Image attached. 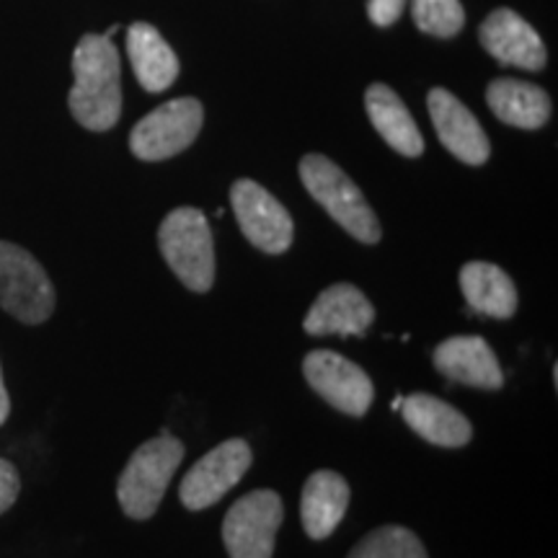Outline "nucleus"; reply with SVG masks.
<instances>
[{
  "label": "nucleus",
  "mask_w": 558,
  "mask_h": 558,
  "mask_svg": "<svg viewBox=\"0 0 558 558\" xmlns=\"http://www.w3.org/2000/svg\"><path fill=\"white\" fill-rule=\"evenodd\" d=\"M70 111L86 130L107 132L122 117L120 52L107 34H86L73 52Z\"/></svg>",
  "instance_id": "obj_1"
},
{
  "label": "nucleus",
  "mask_w": 558,
  "mask_h": 558,
  "mask_svg": "<svg viewBox=\"0 0 558 558\" xmlns=\"http://www.w3.org/2000/svg\"><path fill=\"white\" fill-rule=\"evenodd\" d=\"M181 460H184V445L181 439L171 437L169 429L140 445L117 484V499H120L122 512L132 520H150L163 501L166 488H169Z\"/></svg>",
  "instance_id": "obj_2"
},
{
  "label": "nucleus",
  "mask_w": 558,
  "mask_h": 558,
  "mask_svg": "<svg viewBox=\"0 0 558 558\" xmlns=\"http://www.w3.org/2000/svg\"><path fill=\"white\" fill-rule=\"evenodd\" d=\"M300 179L305 190L318 202L352 239L362 243H378L383 228L373 207L362 197L360 186L339 169L333 160L311 153L300 160Z\"/></svg>",
  "instance_id": "obj_3"
},
{
  "label": "nucleus",
  "mask_w": 558,
  "mask_h": 558,
  "mask_svg": "<svg viewBox=\"0 0 558 558\" xmlns=\"http://www.w3.org/2000/svg\"><path fill=\"white\" fill-rule=\"evenodd\" d=\"M158 246L173 275L192 292H207L215 282V243L205 213L177 207L158 228Z\"/></svg>",
  "instance_id": "obj_4"
},
{
  "label": "nucleus",
  "mask_w": 558,
  "mask_h": 558,
  "mask_svg": "<svg viewBox=\"0 0 558 558\" xmlns=\"http://www.w3.org/2000/svg\"><path fill=\"white\" fill-rule=\"evenodd\" d=\"M0 308L29 326L45 324L54 311V288L45 267L9 241H0Z\"/></svg>",
  "instance_id": "obj_5"
},
{
  "label": "nucleus",
  "mask_w": 558,
  "mask_h": 558,
  "mask_svg": "<svg viewBox=\"0 0 558 558\" xmlns=\"http://www.w3.org/2000/svg\"><path fill=\"white\" fill-rule=\"evenodd\" d=\"M284 507L277 492L256 488L228 509L222 520V541L230 558H271Z\"/></svg>",
  "instance_id": "obj_6"
},
{
  "label": "nucleus",
  "mask_w": 558,
  "mask_h": 558,
  "mask_svg": "<svg viewBox=\"0 0 558 558\" xmlns=\"http://www.w3.org/2000/svg\"><path fill=\"white\" fill-rule=\"evenodd\" d=\"M205 109L197 99H173L153 109L135 124L130 135V150L140 160H166L184 153L197 140Z\"/></svg>",
  "instance_id": "obj_7"
},
{
  "label": "nucleus",
  "mask_w": 558,
  "mask_h": 558,
  "mask_svg": "<svg viewBox=\"0 0 558 558\" xmlns=\"http://www.w3.org/2000/svg\"><path fill=\"white\" fill-rule=\"evenodd\" d=\"M303 375L320 399L347 416H365L375 399V386L365 369L331 349L311 352L303 360Z\"/></svg>",
  "instance_id": "obj_8"
},
{
  "label": "nucleus",
  "mask_w": 558,
  "mask_h": 558,
  "mask_svg": "<svg viewBox=\"0 0 558 558\" xmlns=\"http://www.w3.org/2000/svg\"><path fill=\"white\" fill-rule=\"evenodd\" d=\"M251 460H254V452H251L246 439H226L218 448L209 450L205 458H199L184 481H181V505L192 509V512L213 507L215 501H220L230 488L246 476Z\"/></svg>",
  "instance_id": "obj_9"
},
{
  "label": "nucleus",
  "mask_w": 558,
  "mask_h": 558,
  "mask_svg": "<svg viewBox=\"0 0 558 558\" xmlns=\"http://www.w3.org/2000/svg\"><path fill=\"white\" fill-rule=\"evenodd\" d=\"M235 220L243 235L264 254H284L295 239V222L279 199L251 179L235 181L230 190Z\"/></svg>",
  "instance_id": "obj_10"
},
{
  "label": "nucleus",
  "mask_w": 558,
  "mask_h": 558,
  "mask_svg": "<svg viewBox=\"0 0 558 558\" xmlns=\"http://www.w3.org/2000/svg\"><path fill=\"white\" fill-rule=\"evenodd\" d=\"M427 107L439 143L463 163L484 166L492 156V145L473 111L445 88L429 90Z\"/></svg>",
  "instance_id": "obj_11"
},
{
  "label": "nucleus",
  "mask_w": 558,
  "mask_h": 558,
  "mask_svg": "<svg viewBox=\"0 0 558 558\" xmlns=\"http://www.w3.org/2000/svg\"><path fill=\"white\" fill-rule=\"evenodd\" d=\"M373 320L375 308L365 292L349 282H339L316 298L303 320V329L311 337H362Z\"/></svg>",
  "instance_id": "obj_12"
},
{
  "label": "nucleus",
  "mask_w": 558,
  "mask_h": 558,
  "mask_svg": "<svg viewBox=\"0 0 558 558\" xmlns=\"http://www.w3.org/2000/svg\"><path fill=\"white\" fill-rule=\"evenodd\" d=\"M481 45L501 65H514L522 70H543L548 58L538 32L520 13L509 9L494 11L481 24Z\"/></svg>",
  "instance_id": "obj_13"
},
{
  "label": "nucleus",
  "mask_w": 558,
  "mask_h": 558,
  "mask_svg": "<svg viewBox=\"0 0 558 558\" xmlns=\"http://www.w3.org/2000/svg\"><path fill=\"white\" fill-rule=\"evenodd\" d=\"M435 367L442 378L460 386L499 390L505 386L501 369L494 349L481 337H450L435 349Z\"/></svg>",
  "instance_id": "obj_14"
},
{
  "label": "nucleus",
  "mask_w": 558,
  "mask_h": 558,
  "mask_svg": "<svg viewBox=\"0 0 558 558\" xmlns=\"http://www.w3.org/2000/svg\"><path fill=\"white\" fill-rule=\"evenodd\" d=\"M401 416L418 437L437 448H463L471 442L473 429L465 414L448 401L429 393H411L401 399Z\"/></svg>",
  "instance_id": "obj_15"
},
{
  "label": "nucleus",
  "mask_w": 558,
  "mask_h": 558,
  "mask_svg": "<svg viewBox=\"0 0 558 558\" xmlns=\"http://www.w3.org/2000/svg\"><path fill=\"white\" fill-rule=\"evenodd\" d=\"M349 507V484L333 471H316L305 481L300 497V520L311 541H326Z\"/></svg>",
  "instance_id": "obj_16"
},
{
  "label": "nucleus",
  "mask_w": 558,
  "mask_h": 558,
  "mask_svg": "<svg viewBox=\"0 0 558 558\" xmlns=\"http://www.w3.org/2000/svg\"><path fill=\"white\" fill-rule=\"evenodd\" d=\"M365 107L369 122L378 130V135L396 153L407 158H418L424 153V137L418 132L414 117L401 101V96L386 83H373L365 94Z\"/></svg>",
  "instance_id": "obj_17"
},
{
  "label": "nucleus",
  "mask_w": 558,
  "mask_h": 558,
  "mask_svg": "<svg viewBox=\"0 0 558 558\" xmlns=\"http://www.w3.org/2000/svg\"><path fill=\"white\" fill-rule=\"evenodd\" d=\"M128 54L140 86L150 94H160L179 78V58L156 26L143 21L132 24L128 29Z\"/></svg>",
  "instance_id": "obj_18"
},
{
  "label": "nucleus",
  "mask_w": 558,
  "mask_h": 558,
  "mask_svg": "<svg viewBox=\"0 0 558 558\" xmlns=\"http://www.w3.org/2000/svg\"><path fill=\"white\" fill-rule=\"evenodd\" d=\"M460 290L473 313L488 318H512L518 290L505 269L492 262H471L460 269Z\"/></svg>",
  "instance_id": "obj_19"
},
{
  "label": "nucleus",
  "mask_w": 558,
  "mask_h": 558,
  "mask_svg": "<svg viewBox=\"0 0 558 558\" xmlns=\"http://www.w3.org/2000/svg\"><path fill=\"white\" fill-rule=\"evenodd\" d=\"M486 104L505 124L520 130H541L550 120L548 94L535 83L497 78L486 88Z\"/></svg>",
  "instance_id": "obj_20"
},
{
  "label": "nucleus",
  "mask_w": 558,
  "mask_h": 558,
  "mask_svg": "<svg viewBox=\"0 0 558 558\" xmlns=\"http://www.w3.org/2000/svg\"><path fill=\"white\" fill-rule=\"evenodd\" d=\"M349 558H429L416 533L401 525L373 530L352 548Z\"/></svg>",
  "instance_id": "obj_21"
},
{
  "label": "nucleus",
  "mask_w": 558,
  "mask_h": 558,
  "mask_svg": "<svg viewBox=\"0 0 558 558\" xmlns=\"http://www.w3.org/2000/svg\"><path fill=\"white\" fill-rule=\"evenodd\" d=\"M411 16L418 29L439 39L456 37L465 24L460 0H411Z\"/></svg>",
  "instance_id": "obj_22"
},
{
  "label": "nucleus",
  "mask_w": 558,
  "mask_h": 558,
  "mask_svg": "<svg viewBox=\"0 0 558 558\" xmlns=\"http://www.w3.org/2000/svg\"><path fill=\"white\" fill-rule=\"evenodd\" d=\"M21 492V478L16 465L11 460L0 458V514L9 512V509L16 505Z\"/></svg>",
  "instance_id": "obj_23"
},
{
  "label": "nucleus",
  "mask_w": 558,
  "mask_h": 558,
  "mask_svg": "<svg viewBox=\"0 0 558 558\" xmlns=\"http://www.w3.org/2000/svg\"><path fill=\"white\" fill-rule=\"evenodd\" d=\"M403 5H407V0H369L367 16L375 26H390L399 21Z\"/></svg>",
  "instance_id": "obj_24"
},
{
  "label": "nucleus",
  "mask_w": 558,
  "mask_h": 558,
  "mask_svg": "<svg viewBox=\"0 0 558 558\" xmlns=\"http://www.w3.org/2000/svg\"><path fill=\"white\" fill-rule=\"evenodd\" d=\"M9 414H11V399H9V390H5V383H3V369H0V424H5Z\"/></svg>",
  "instance_id": "obj_25"
}]
</instances>
